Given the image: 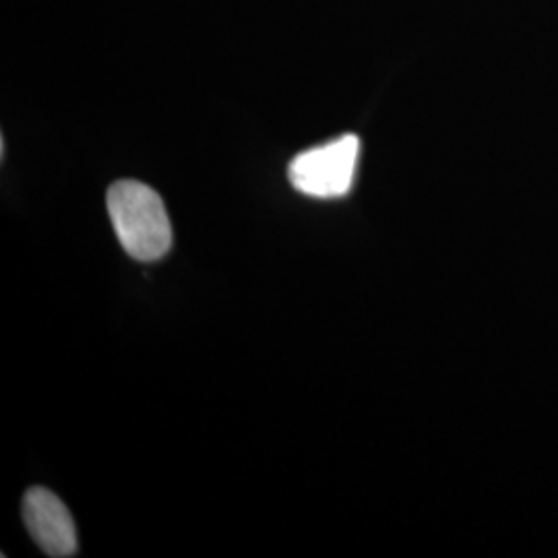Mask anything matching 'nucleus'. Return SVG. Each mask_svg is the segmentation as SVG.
<instances>
[{"instance_id": "f257e3e1", "label": "nucleus", "mask_w": 558, "mask_h": 558, "mask_svg": "<svg viewBox=\"0 0 558 558\" xmlns=\"http://www.w3.org/2000/svg\"><path fill=\"white\" fill-rule=\"evenodd\" d=\"M106 203L120 244L133 259L151 263L170 251V218L151 186L140 180H119L110 186Z\"/></svg>"}, {"instance_id": "f03ea898", "label": "nucleus", "mask_w": 558, "mask_h": 558, "mask_svg": "<svg viewBox=\"0 0 558 558\" xmlns=\"http://www.w3.org/2000/svg\"><path fill=\"white\" fill-rule=\"evenodd\" d=\"M359 156V137L343 135L299 154L288 166V179L302 195L339 199L348 195L354 184Z\"/></svg>"}, {"instance_id": "7ed1b4c3", "label": "nucleus", "mask_w": 558, "mask_h": 558, "mask_svg": "<svg viewBox=\"0 0 558 558\" xmlns=\"http://www.w3.org/2000/svg\"><path fill=\"white\" fill-rule=\"evenodd\" d=\"M25 525L48 557L66 558L77 555L75 523L64 502L46 488H32L23 497Z\"/></svg>"}]
</instances>
